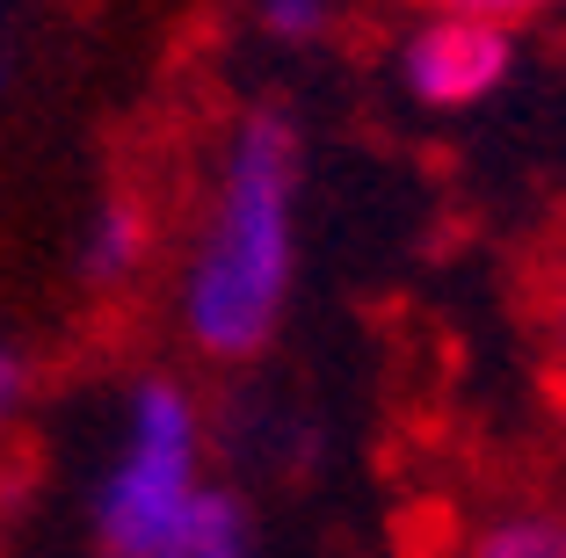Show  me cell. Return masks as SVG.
<instances>
[{"label": "cell", "mask_w": 566, "mask_h": 558, "mask_svg": "<svg viewBox=\"0 0 566 558\" xmlns=\"http://www.w3.org/2000/svg\"><path fill=\"white\" fill-rule=\"evenodd\" d=\"M298 175L305 146L291 109L262 102L226 131L182 262V291H175V313L197 356L248 362L276 341L291 276H298Z\"/></svg>", "instance_id": "cell-1"}, {"label": "cell", "mask_w": 566, "mask_h": 558, "mask_svg": "<svg viewBox=\"0 0 566 558\" xmlns=\"http://www.w3.org/2000/svg\"><path fill=\"white\" fill-rule=\"evenodd\" d=\"M203 478V413L189 385L138 378L124 399V443L95 478V551L102 558H160V544L197 508Z\"/></svg>", "instance_id": "cell-2"}, {"label": "cell", "mask_w": 566, "mask_h": 558, "mask_svg": "<svg viewBox=\"0 0 566 558\" xmlns=\"http://www.w3.org/2000/svg\"><path fill=\"white\" fill-rule=\"evenodd\" d=\"M516 66V30L472 15H421L400 44V81L429 109H472Z\"/></svg>", "instance_id": "cell-3"}, {"label": "cell", "mask_w": 566, "mask_h": 558, "mask_svg": "<svg viewBox=\"0 0 566 558\" xmlns=\"http://www.w3.org/2000/svg\"><path fill=\"white\" fill-rule=\"evenodd\" d=\"M153 254V218L138 197H102V211L87 218V240H81V276L95 291H124V283L146 269Z\"/></svg>", "instance_id": "cell-4"}, {"label": "cell", "mask_w": 566, "mask_h": 558, "mask_svg": "<svg viewBox=\"0 0 566 558\" xmlns=\"http://www.w3.org/2000/svg\"><path fill=\"white\" fill-rule=\"evenodd\" d=\"M160 558H262L248 501H240L233 486H203L197 508L182 515V529L160 544Z\"/></svg>", "instance_id": "cell-5"}, {"label": "cell", "mask_w": 566, "mask_h": 558, "mask_svg": "<svg viewBox=\"0 0 566 558\" xmlns=\"http://www.w3.org/2000/svg\"><path fill=\"white\" fill-rule=\"evenodd\" d=\"M465 558H566V508L559 501H516L472 529Z\"/></svg>", "instance_id": "cell-6"}, {"label": "cell", "mask_w": 566, "mask_h": 558, "mask_svg": "<svg viewBox=\"0 0 566 558\" xmlns=\"http://www.w3.org/2000/svg\"><path fill=\"white\" fill-rule=\"evenodd\" d=\"M334 15H342L334 0H254V22L276 44H319L334 30Z\"/></svg>", "instance_id": "cell-7"}, {"label": "cell", "mask_w": 566, "mask_h": 558, "mask_svg": "<svg viewBox=\"0 0 566 558\" xmlns=\"http://www.w3.org/2000/svg\"><path fill=\"white\" fill-rule=\"evenodd\" d=\"M429 15H472V22H501V30H516V22L545 15L552 0H421Z\"/></svg>", "instance_id": "cell-8"}, {"label": "cell", "mask_w": 566, "mask_h": 558, "mask_svg": "<svg viewBox=\"0 0 566 558\" xmlns=\"http://www.w3.org/2000/svg\"><path fill=\"white\" fill-rule=\"evenodd\" d=\"M537 327H545V348H552V362L566 370V262L552 269V283H545V305H537Z\"/></svg>", "instance_id": "cell-9"}, {"label": "cell", "mask_w": 566, "mask_h": 558, "mask_svg": "<svg viewBox=\"0 0 566 558\" xmlns=\"http://www.w3.org/2000/svg\"><path fill=\"white\" fill-rule=\"evenodd\" d=\"M22 392H30V362H22L15 348H0V435H8V421L22 413Z\"/></svg>", "instance_id": "cell-10"}, {"label": "cell", "mask_w": 566, "mask_h": 558, "mask_svg": "<svg viewBox=\"0 0 566 558\" xmlns=\"http://www.w3.org/2000/svg\"><path fill=\"white\" fill-rule=\"evenodd\" d=\"M0 73H8V66H0Z\"/></svg>", "instance_id": "cell-11"}]
</instances>
